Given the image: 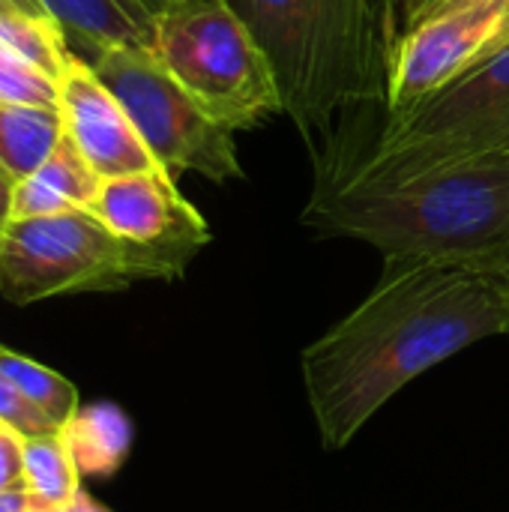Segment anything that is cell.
I'll return each instance as SVG.
<instances>
[{"label":"cell","instance_id":"23","mask_svg":"<svg viewBox=\"0 0 509 512\" xmlns=\"http://www.w3.org/2000/svg\"><path fill=\"white\" fill-rule=\"evenodd\" d=\"M0 15H39V18H45L48 9L42 0H0Z\"/></svg>","mask_w":509,"mask_h":512},{"label":"cell","instance_id":"6","mask_svg":"<svg viewBox=\"0 0 509 512\" xmlns=\"http://www.w3.org/2000/svg\"><path fill=\"white\" fill-rule=\"evenodd\" d=\"M156 57L228 129L282 111L279 84L231 0H180L156 15Z\"/></svg>","mask_w":509,"mask_h":512},{"label":"cell","instance_id":"5","mask_svg":"<svg viewBox=\"0 0 509 512\" xmlns=\"http://www.w3.org/2000/svg\"><path fill=\"white\" fill-rule=\"evenodd\" d=\"M495 150H509V42L417 105L387 114L372 153L345 180H399Z\"/></svg>","mask_w":509,"mask_h":512},{"label":"cell","instance_id":"11","mask_svg":"<svg viewBox=\"0 0 509 512\" xmlns=\"http://www.w3.org/2000/svg\"><path fill=\"white\" fill-rule=\"evenodd\" d=\"M102 186V177L78 153V147L63 135L51 156L27 177L15 183L12 219L54 216L66 210H90Z\"/></svg>","mask_w":509,"mask_h":512},{"label":"cell","instance_id":"21","mask_svg":"<svg viewBox=\"0 0 509 512\" xmlns=\"http://www.w3.org/2000/svg\"><path fill=\"white\" fill-rule=\"evenodd\" d=\"M468 3H483V0H405V27H414L426 18H435L441 12H450Z\"/></svg>","mask_w":509,"mask_h":512},{"label":"cell","instance_id":"22","mask_svg":"<svg viewBox=\"0 0 509 512\" xmlns=\"http://www.w3.org/2000/svg\"><path fill=\"white\" fill-rule=\"evenodd\" d=\"M15 177L0 165V231L12 219V192H15Z\"/></svg>","mask_w":509,"mask_h":512},{"label":"cell","instance_id":"4","mask_svg":"<svg viewBox=\"0 0 509 512\" xmlns=\"http://www.w3.org/2000/svg\"><path fill=\"white\" fill-rule=\"evenodd\" d=\"M189 255L117 237L90 210L9 219L0 231V297L15 306L180 279Z\"/></svg>","mask_w":509,"mask_h":512},{"label":"cell","instance_id":"18","mask_svg":"<svg viewBox=\"0 0 509 512\" xmlns=\"http://www.w3.org/2000/svg\"><path fill=\"white\" fill-rule=\"evenodd\" d=\"M0 99L3 102L57 108V102H60L57 78L45 75L33 63H27V60L15 57L12 51L0 48Z\"/></svg>","mask_w":509,"mask_h":512},{"label":"cell","instance_id":"20","mask_svg":"<svg viewBox=\"0 0 509 512\" xmlns=\"http://www.w3.org/2000/svg\"><path fill=\"white\" fill-rule=\"evenodd\" d=\"M24 435L0 420V492L24 486Z\"/></svg>","mask_w":509,"mask_h":512},{"label":"cell","instance_id":"8","mask_svg":"<svg viewBox=\"0 0 509 512\" xmlns=\"http://www.w3.org/2000/svg\"><path fill=\"white\" fill-rule=\"evenodd\" d=\"M507 15L509 0H483L405 27L396 42L387 114L417 105L474 66L495 45Z\"/></svg>","mask_w":509,"mask_h":512},{"label":"cell","instance_id":"28","mask_svg":"<svg viewBox=\"0 0 509 512\" xmlns=\"http://www.w3.org/2000/svg\"><path fill=\"white\" fill-rule=\"evenodd\" d=\"M147 3H150V6H153L156 12H162L165 6H171V3H180V0H147Z\"/></svg>","mask_w":509,"mask_h":512},{"label":"cell","instance_id":"2","mask_svg":"<svg viewBox=\"0 0 509 512\" xmlns=\"http://www.w3.org/2000/svg\"><path fill=\"white\" fill-rule=\"evenodd\" d=\"M303 225L375 246L384 258L483 261L509 246V150L399 180L321 183Z\"/></svg>","mask_w":509,"mask_h":512},{"label":"cell","instance_id":"26","mask_svg":"<svg viewBox=\"0 0 509 512\" xmlns=\"http://www.w3.org/2000/svg\"><path fill=\"white\" fill-rule=\"evenodd\" d=\"M483 264H489V267L504 279V285H507V306H509V246L507 249H501V252H495V255H489V258H483ZM507 333H509V324H507Z\"/></svg>","mask_w":509,"mask_h":512},{"label":"cell","instance_id":"25","mask_svg":"<svg viewBox=\"0 0 509 512\" xmlns=\"http://www.w3.org/2000/svg\"><path fill=\"white\" fill-rule=\"evenodd\" d=\"M0 512H30V495L27 489H9L0 492Z\"/></svg>","mask_w":509,"mask_h":512},{"label":"cell","instance_id":"7","mask_svg":"<svg viewBox=\"0 0 509 512\" xmlns=\"http://www.w3.org/2000/svg\"><path fill=\"white\" fill-rule=\"evenodd\" d=\"M120 99L153 159L168 174L195 171L213 183L240 180L234 129L219 123L144 45H111L87 57Z\"/></svg>","mask_w":509,"mask_h":512},{"label":"cell","instance_id":"16","mask_svg":"<svg viewBox=\"0 0 509 512\" xmlns=\"http://www.w3.org/2000/svg\"><path fill=\"white\" fill-rule=\"evenodd\" d=\"M0 372L15 384V390L39 411L45 414L57 429L78 411V390L72 381L57 375L54 369L21 357L9 348L0 345Z\"/></svg>","mask_w":509,"mask_h":512},{"label":"cell","instance_id":"17","mask_svg":"<svg viewBox=\"0 0 509 512\" xmlns=\"http://www.w3.org/2000/svg\"><path fill=\"white\" fill-rule=\"evenodd\" d=\"M0 48L33 63L51 78H60L66 57L72 54L66 30L51 15H0Z\"/></svg>","mask_w":509,"mask_h":512},{"label":"cell","instance_id":"19","mask_svg":"<svg viewBox=\"0 0 509 512\" xmlns=\"http://www.w3.org/2000/svg\"><path fill=\"white\" fill-rule=\"evenodd\" d=\"M0 420L12 429H18L24 438H33V435H45V432H54L57 426L39 414L18 390L15 384L0 372Z\"/></svg>","mask_w":509,"mask_h":512},{"label":"cell","instance_id":"3","mask_svg":"<svg viewBox=\"0 0 509 512\" xmlns=\"http://www.w3.org/2000/svg\"><path fill=\"white\" fill-rule=\"evenodd\" d=\"M267 54L282 111L315 144L336 117L384 102L396 57L393 0H231Z\"/></svg>","mask_w":509,"mask_h":512},{"label":"cell","instance_id":"24","mask_svg":"<svg viewBox=\"0 0 509 512\" xmlns=\"http://www.w3.org/2000/svg\"><path fill=\"white\" fill-rule=\"evenodd\" d=\"M60 512H114V510H108L105 504H99L93 495H87L84 489H78L75 492V498L72 501H66L63 507H60Z\"/></svg>","mask_w":509,"mask_h":512},{"label":"cell","instance_id":"12","mask_svg":"<svg viewBox=\"0 0 509 512\" xmlns=\"http://www.w3.org/2000/svg\"><path fill=\"white\" fill-rule=\"evenodd\" d=\"M69 39L90 48V57L111 45L156 42V9L147 0H42ZM87 60V57H84Z\"/></svg>","mask_w":509,"mask_h":512},{"label":"cell","instance_id":"14","mask_svg":"<svg viewBox=\"0 0 509 512\" xmlns=\"http://www.w3.org/2000/svg\"><path fill=\"white\" fill-rule=\"evenodd\" d=\"M63 135L60 108L0 99V165L15 180L33 174Z\"/></svg>","mask_w":509,"mask_h":512},{"label":"cell","instance_id":"9","mask_svg":"<svg viewBox=\"0 0 509 512\" xmlns=\"http://www.w3.org/2000/svg\"><path fill=\"white\" fill-rule=\"evenodd\" d=\"M57 90L63 129L102 180L162 168L147 150L120 99L75 51L66 57V66L57 78Z\"/></svg>","mask_w":509,"mask_h":512},{"label":"cell","instance_id":"29","mask_svg":"<svg viewBox=\"0 0 509 512\" xmlns=\"http://www.w3.org/2000/svg\"><path fill=\"white\" fill-rule=\"evenodd\" d=\"M30 512H60V507H42V504H30Z\"/></svg>","mask_w":509,"mask_h":512},{"label":"cell","instance_id":"15","mask_svg":"<svg viewBox=\"0 0 509 512\" xmlns=\"http://www.w3.org/2000/svg\"><path fill=\"white\" fill-rule=\"evenodd\" d=\"M24 489L30 504L63 507L81 489V474L60 438V429L24 441Z\"/></svg>","mask_w":509,"mask_h":512},{"label":"cell","instance_id":"27","mask_svg":"<svg viewBox=\"0 0 509 512\" xmlns=\"http://www.w3.org/2000/svg\"><path fill=\"white\" fill-rule=\"evenodd\" d=\"M509 42V15H507V21H504V27H501V33H498V39H495V45L492 48H501V45H507ZM489 48V51H492Z\"/></svg>","mask_w":509,"mask_h":512},{"label":"cell","instance_id":"13","mask_svg":"<svg viewBox=\"0 0 509 512\" xmlns=\"http://www.w3.org/2000/svg\"><path fill=\"white\" fill-rule=\"evenodd\" d=\"M60 438L81 477L108 480L114 477L135 444L132 417L114 402L78 405V411L60 426Z\"/></svg>","mask_w":509,"mask_h":512},{"label":"cell","instance_id":"1","mask_svg":"<svg viewBox=\"0 0 509 512\" xmlns=\"http://www.w3.org/2000/svg\"><path fill=\"white\" fill-rule=\"evenodd\" d=\"M369 297L300 357L324 450L354 435L411 381L474 342L507 333L504 279L483 261L384 258Z\"/></svg>","mask_w":509,"mask_h":512},{"label":"cell","instance_id":"10","mask_svg":"<svg viewBox=\"0 0 509 512\" xmlns=\"http://www.w3.org/2000/svg\"><path fill=\"white\" fill-rule=\"evenodd\" d=\"M90 213L123 240L174 249L189 258L210 243L204 216L177 192L174 174L165 168L105 177Z\"/></svg>","mask_w":509,"mask_h":512}]
</instances>
